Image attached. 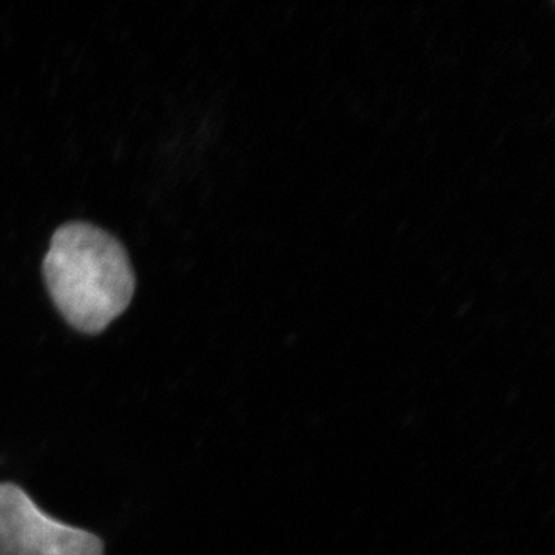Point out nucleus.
I'll return each mask as SVG.
<instances>
[{
    "mask_svg": "<svg viewBox=\"0 0 555 555\" xmlns=\"http://www.w3.org/2000/svg\"><path fill=\"white\" fill-rule=\"evenodd\" d=\"M43 276L61 315L89 335L101 334L122 315L137 288L122 244L87 222H68L54 232Z\"/></svg>",
    "mask_w": 555,
    "mask_h": 555,
    "instance_id": "f257e3e1",
    "label": "nucleus"
},
{
    "mask_svg": "<svg viewBox=\"0 0 555 555\" xmlns=\"http://www.w3.org/2000/svg\"><path fill=\"white\" fill-rule=\"evenodd\" d=\"M0 555H104V543L47 516L20 486L0 483Z\"/></svg>",
    "mask_w": 555,
    "mask_h": 555,
    "instance_id": "f03ea898",
    "label": "nucleus"
}]
</instances>
